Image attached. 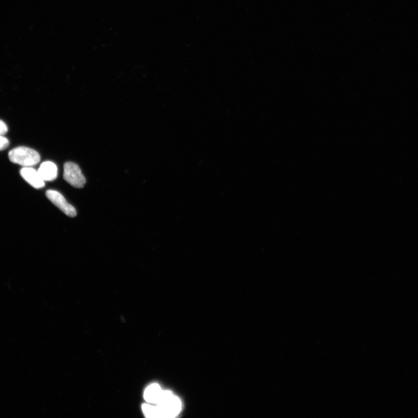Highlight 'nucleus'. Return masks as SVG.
<instances>
[{"label": "nucleus", "instance_id": "nucleus-5", "mask_svg": "<svg viewBox=\"0 0 418 418\" xmlns=\"http://www.w3.org/2000/svg\"><path fill=\"white\" fill-rule=\"evenodd\" d=\"M22 178L33 187L41 189L45 185L44 181L38 171L31 167H24L20 171Z\"/></svg>", "mask_w": 418, "mask_h": 418}, {"label": "nucleus", "instance_id": "nucleus-8", "mask_svg": "<svg viewBox=\"0 0 418 418\" xmlns=\"http://www.w3.org/2000/svg\"><path fill=\"white\" fill-rule=\"evenodd\" d=\"M142 411L145 415L148 417H161L158 406H154L152 405L144 404L142 406Z\"/></svg>", "mask_w": 418, "mask_h": 418}, {"label": "nucleus", "instance_id": "nucleus-2", "mask_svg": "<svg viewBox=\"0 0 418 418\" xmlns=\"http://www.w3.org/2000/svg\"><path fill=\"white\" fill-rule=\"evenodd\" d=\"M161 417H174L181 411L180 400L170 391L163 390L161 400L157 404Z\"/></svg>", "mask_w": 418, "mask_h": 418}, {"label": "nucleus", "instance_id": "nucleus-1", "mask_svg": "<svg viewBox=\"0 0 418 418\" xmlns=\"http://www.w3.org/2000/svg\"><path fill=\"white\" fill-rule=\"evenodd\" d=\"M8 157L12 163L24 167H32L41 161V156L33 149L19 146L10 151Z\"/></svg>", "mask_w": 418, "mask_h": 418}, {"label": "nucleus", "instance_id": "nucleus-4", "mask_svg": "<svg viewBox=\"0 0 418 418\" xmlns=\"http://www.w3.org/2000/svg\"><path fill=\"white\" fill-rule=\"evenodd\" d=\"M46 196L47 198L66 215L70 217H74L77 215L75 208L66 201L64 196L59 191L48 190L47 191Z\"/></svg>", "mask_w": 418, "mask_h": 418}, {"label": "nucleus", "instance_id": "nucleus-7", "mask_svg": "<svg viewBox=\"0 0 418 418\" xmlns=\"http://www.w3.org/2000/svg\"><path fill=\"white\" fill-rule=\"evenodd\" d=\"M163 390L158 384H153L146 389L144 398L146 402L150 404H158L161 400Z\"/></svg>", "mask_w": 418, "mask_h": 418}, {"label": "nucleus", "instance_id": "nucleus-6", "mask_svg": "<svg viewBox=\"0 0 418 418\" xmlns=\"http://www.w3.org/2000/svg\"><path fill=\"white\" fill-rule=\"evenodd\" d=\"M38 172L44 181H52L56 179L58 168L55 163L44 162L40 166Z\"/></svg>", "mask_w": 418, "mask_h": 418}, {"label": "nucleus", "instance_id": "nucleus-10", "mask_svg": "<svg viewBox=\"0 0 418 418\" xmlns=\"http://www.w3.org/2000/svg\"><path fill=\"white\" fill-rule=\"evenodd\" d=\"M8 130L7 124L0 120V135H5L8 132Z\"/></svg>", "mask_w": 418, "mask_h": 418}, {"label": "nucleus", "instance_id": "nucleus-3", "mask_svg": "<svg viewBox=\"0 0 418 418\" xmlns=\"http://www.w3.org/2000/svg\"><path fill=\"white\" fill-rule=\"evenodd\" d=\"M64 179L70 185L77 188H83L86 182L81 169L73 162H67L64 164Z\"/></svg>", "mask_w": 418, "mask_h": 418}, {"label": "nucleus", "instance_id": "nucleus-9", "mask_svg": "<svg viewBox=\"0 0 418 418\" xmlns=\"http://www.w3.org/2000/svg\"><path fill=\"white\" fill-rule=\"evenodd\" d=\"M10 145V142L5 137L0 135V150L7 149Z\"/></svg>", "mask_w": 418, "mask_h": 418}]
</instances>
